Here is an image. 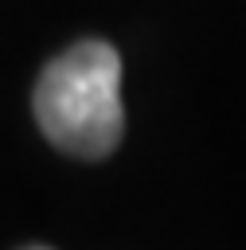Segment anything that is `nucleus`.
I'll use <instances>...</instances> for the list:
<instances>
[{"label":"nucleus","instance_id":"obj_1","mask_svg":"<svg viewBox=\"0 0 246 250\" xmlns=\"http://www.w3.org/2000/svg\"><path fill=\"white\" fill-rule=\"evenodd\" d=\"M35 121L47 141L78 160H102L125 133L121 59L109 43L66 47L35 82Z\"/></svg>","mask_w":246,"mask_h":250}]
</instances>
